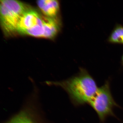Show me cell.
<instances>
[{"instance_id":"6da1fadb","label":"cell","mask_w":123,"mask_h":123,"mask_svg":"<svg viewBox=\"0 0 123 123\" xmlns=\"http://www.w3.org/2000/svg\"><path fill=\"white\" fill-rule=\"evenodd\" d=\"M49 86L61 87L68 94L72 103L78 107L87 104L96 95L98 90L95 80L85 68H80L78 73L68 79L60 81H47Z\"/></svg>"},{"instance_id":"7a4b0ae2","label":"cell","mask_w":123,"mask_h":123,"mask_svg":"<svg viewBox=\"0 0 123 123\" xmlns=\"http://www.w3.org/2000/svg\"><path fill=\"white\" fill-rule=\"evenodd\" d=\"M29 7L21 1L14 0H2L0 4V19L5 34L9 35L17 32L18 23Z\"/></svg>"},{"instance_id":"3957f363","label":"cell","mask_w":123,"mask_h":123,"mask_svg":"<svg viewBox=\"0 0 123 123\" xmlns=\"http://www.w3.org/2000/svg\"><path fill=\"white\" fill-rule=\"evenodd\" d=\"M88 104L97 115L99 123H105L109 117H116L113 110L118 105L112 96L109 80H106L103 85L98 88Z\"/></svg>"},{"instance_id":"277c9868","label":"cell","mask_w":123,"mask_h":123,"mask_svg":"<svg viewBox=\"0 0 123 123\" xmlns=\"http://www.w3.org/2000/svg\"><path fill=\"white\" fill-rule=\"evenodd\" d=\"M42 114L37 106L31 103L23 104L20 111L13 116L8 123H36Z\"/></svg>"},{"instance_id":"5b68a950","label":"cell","mask_w":123,"mask_h":123,"mask_svg":"<svg viewBox=\"0 0 123 123\" xmlns=\"http://www.w3.org/2000/svg\"><path fill=\"white\" fill-rule=\"evenodd\" d=\"M43 18L36 11L30 8L21 16L18 23L17 32L20 33L24 30L34 27L42 23Z\"/></svg>"},{"instance_id":"8992f818","label":"cell","mask_w":123,"mask_h":123,"mask_svg":"<svg viewBox=\"0 0 123 123\" xmlns=\"http://www.w3.org/2000/svg\"><path fill=\"white\" fill-rule=\"evenodd\" d=\"M37 3L41 12L47 17L56 18L60 10L59 3L54 0H40Z\"/></svg>"},{"instance_id":"52a82bcc","label":"cell","mask_w":123,"mask_h":123,"mask_svg":"<svg viewBox=\"0 0 123 123\" xmlns=\"http://www.w3.org/2000/svg\"><path fill=\"white\" fill-rule=\"evenodd\" d=\"M60 23L56 18H44V33L43 38H52L56 36L60 29Z\"/></svg>"},{"instance_id":"ba28073f","label":"cell","mask_w":123,"mask_h":123,"mask_svg":"<svg viewBox=\"0 0 123 123\" xmlns=\"http://www.w3.org/2000/svg\"><path fill=\"white\" fill-rule=\"evenodd\" d=\"M108 41L111 43H123V27H117L111 34Z\"/></svg>"},{"instance_id":"9c48e42d","label":"cell","mask_w":123,"mask_h":123,"mask_svg":"<svg viewBox=\"0 0 123 123\" xmlns=\"http://www.w3.org/2000/svg\"><path fill=\"white\" fill-rule=\"evenodd\" d=\"M122 62H123V56L122 57Z\"/></svg>"}]
</instances>
